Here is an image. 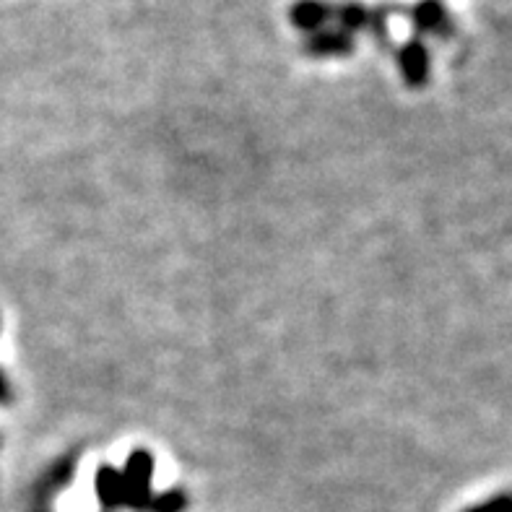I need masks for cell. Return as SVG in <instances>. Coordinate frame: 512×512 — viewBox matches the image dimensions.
I'll return each mask as SVG.
<instances>
[{
	"mask_svg": "<svg viewBox=\"0 0 512 512\" xmlns=\"http://www.w3.org/2000/svg\"><path fill=\"white\" fill-rule=\"evenodd\" d=\"M8 398H11V390H8V380H6V375L0 372V403H6Z\"/></svg>",
	"mask_w": 512,
	"mask_h": 512,
	"instance_id": "obj_10",
	"label": "cell"
},
{
	"mask_svg": "<svg viewBox=\"0 0 512 512\" xmlns=\"http://www.w3.org/2000/svg\"><path fill=\"white\" fill-rule=\"evenodd\" d=\"M466 512H512V494H500V497H492L484 505H476Z\"/></svg>",
	"mask_w": 512,
	"mask_h": 512,
	"instance_id": "obj_9",
	"label": "cell"
},
{
	"mask_svg": "<svg viewBox=\"0 0 512 512\" xmlns=\"http://www.w3.org/2000/svg\"><path fill=\"white\" fill-rule=\"evenodd\" d=\"M97 497L104 510H115L125 505V484L123 474L112 466H102L97 474Z\"/></svg>",
	"mask_w": 512,
	"mask_h": 512,
	"instance_id": "obj_5",
	"label": "cell"
},
{
	"mask_svg": "<svg viewBox=\"0 0 512 512\" xmlns=\"http://www.w3.org/2000/svg\"><path fill=\"white\" fill-rule=\"evenodd\" d=\"M336 21L338 29H344L346 34H354L362 26L370 24V11L359 6V3H346V6H336Z\"/></svg>",
	"mask_w": 512,
	"mask_h": 512,
	"instance_id": "obj_7",
	"label": "cell"
},
{
	"mask_svg": "<svg viewBox=\"0 0 512 512\" xmlns=\"http://www.w3.org/2000/svg\"><path fill=\"white\" fill-rule=\"evenodd\" d=\"M185 507H188V497L180 489H172V492H164L159 497H151L146 512H182Z\"/></svg>",
	"mask_w": 512,
	"mask_h": 512,
	"instance_id": "obj_8",
	"label": "cell"
},
{
	"mask_svg": "<svg viewBox=\"0 0 512 512\" xmlns=\"http://www.w3.org/2000/svg\"><path fill=\"white\" fill-rule=\"evenodd\" d=\"M307 55L315 58H336V55H349L354 50V37L346 34L344 29H320L310 34L305 42Z\"/></svg>",
	"mask_w": 512,
	"mask_h": 512,
	"instance_id": "obj_4",
	"label": "cell"
},
{
	"mask_svg": "<svg viewBox=\"0 0 512 512\" xmlns=\"http://www.w3.org/2000/svg\"><path fill=\"white\" fill-rule=\"evenodd\" d=\"M151 479H154V458L146 450H133L125 463V505L133 510H146L151 502Z\"/></svg>",
	"mask_w": 512,
	"mask_h": 512,
	"instance_id": "obj_1",
	"label": "cell"
},
{
	"mask_svg": "<svg viewBox=\"0 0 512 512\" xmlns=\"http://www.w3.org/2000/svg\"><path fill=\"white\" fill-rule=\"evenodd\" d=\"M333 19H336V6L325 3V0H297L289 11V21L307 34L328 29Z\"/></svg>",
	"mask_w": 512,
	"mask_h": 512,
	"instance_id": "obj_2",
	"label": "cell"
},
{
	"mask_svg": "<svg viewBox=\"0 0 512 512\" xmlns=\"http://www.w3.org/2000/svg\"><path fill=\"white\" fill-rule=\"evenodd\" d=\"M411 19H414L416 29H422V32H440L448 26V13L440 0H422L411 11Z\"/></svg>",
	"mask_w": 512,
	"mask_h": 512,
	"instance_id": "obj_6",
	"label": "cell"
},
{
	"mask_svg": "<svg viewBox=\"0 0 512 512\" xmlns=\"http://www.w3.org/2000/svg\"><path fill=\"white\" fill-rule=\"evenodd\" d=\"M398 65L406 78V84L422 89L429 81V52L419 39H411L398 50Z\"/></svg>",
	"mask_w": 512,
	"mask_h": 512,
	"instance_id": "obj_3",
	"label": "cell"
}]
</instances>
